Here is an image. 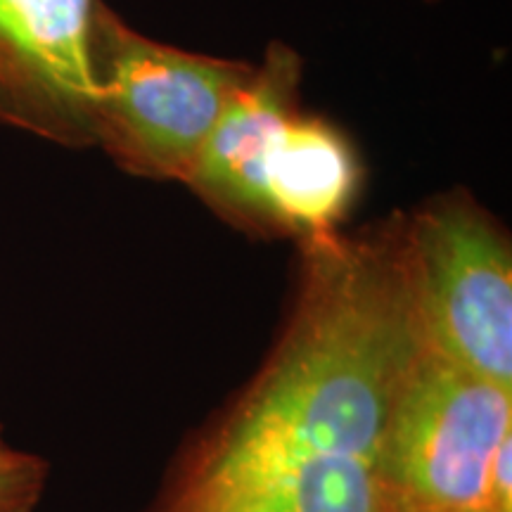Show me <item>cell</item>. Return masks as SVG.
I'll use <instances>...</instances> for the list:
<instances>
[{"label": "cell", "mask_w": 512, "mask_h": 512, "mask_svg": "<svg viewBox=\"0 0 512 512\" xmlns=\"http://www.w3.org/2000/svg\"><path fill=\"white\" fill-rule=\"evenodd\" d=\"M271 358L192 463L169 512H200L249 479L313 456L373 463L427 349L403 247V214L306 242Z\"/></svg>", "instance_id": "cell-1"}, {"label": "cell", "mask_w": 512, "mask_h": 512, "mask_svg": "<svg viewBox=\"0 0 512 512\" xmlns=\"http://www.w3.org/2000/svg\"><path fill=\"white\" fill-rule=\"evenodd\" d=\"M95 147L126 174L185 183L254 64L166 46L102 0L91 36Z\"/></svg>", "instance_id": "cell-2"}, {"label": "cell", "mask_w": 512, "mask_h": 512, "mask_svg": "<svg viewBox=\"0 0 512 512\" xmlns=\"http://www.w3.org/2000/svg\"><path fill=\"white\" fill-rule=\"evenodd\" d=\"M403 247L427 347L512 389V242L503 223L470 190L453 188L403 214Z\"/></svg>", "instance_id": "cell-3"}, {"label": "cell", "mask_w": 512, "mask_h": 512, "mask_svg": "<svg viewBox=\"0 0 512 512\" xmlns=\"http://www.w3.org/2000/svg\"><path fill=\"white\" fill-rule=\"evenodd\" d=\"M508 437L512 389L427 347L373 458L384 512H491V465Z\"/></svg>", "instance_id": "cell-4"}, {"label": "cell", "mask_w": 512, "mask_h": 512, "mask_svg": "<svg viewBox=\"0 0 512 512\" xmlns=\"http://www.w3.org/2000/svg\"><path fill=\"white\" fill-rule=\"evenodd\" d=\"M102 0H0V124L95 147L91 36Z\"/></svg>", "instance_id": "cell-5"}, {"label": "cell", "mask_w": 512, "mask_h": 512, "mask_svg": "<svg viewBox=\"0 0 512 512\" xmlns=\"http://www.w3.org/2000/svg\"><path fill=\"white\" fill-rule=\"evenodd\" d=\"M366 181L354 140L335 121L297 105L275 126L259 162V238L297 245L342 230Z\"/></svg>", "instance_id": "cell-6"}, {"label": "cell", "mask_w": 512, "mask_h": 512, "mask_svg": "<svg viewBox=\"0 0 512 512\" xmlns=\"http://www.w3.org/2000/svg\"><path fill=\"white\" fill-rule=\"evenodd\" d=\"M302 60L283 43H271L264 62L230 98L183 185L223 221L256 235V174L268 138L299 105Z\"/></svg>", "instance_id": "cell-7"}, {"label": "cell", "mask_w": 512, "mask_h": 512, "mask_svg": "<svg viewBox=\"0 0 512 512\" xmlns=\"http://www.w3.org/2000/svg\"><path fill=\"white\" fill-rule=\"evenodd\" d=\"M200 512H384L373 463L313 456L249 479Z\"/></svg>", "instance_id": "cell-8"}, {"label": "cell", "mask_w": 512, "mask_h": 512, "mask_svg": "<svg viewBox=\"0 0 512 512\" xmlns=\"http://www.w3.org/2000/svg\"><path fill=\"white\" fill-rule=\"evenodd\" d=\"M48 463L0 434V512H34L48 486Z\"/></svg>", "instance_id": "cell-9"}, {"label": "cell", "mask_w": 512, "mask_h": 512, "mask_svg": "<svg viewBox=\"0 0 512 512\" xmlns=\"http://www.w3.org/2000/svg\"><path fill=\"white\" fill-rule=\"evenodd\" d=\"M512 437L498 448L489 477V508L491 512H512Z\"/></svg>", "instance_id": "cell-10"}, {"label": "cell", "mask_w": 512, "mask_h": 512, "mask_svg": "<svg viewBox=\"0 0 512 512\" xmlns=\"http://www.w3.org/2000/svg\"><path fill=\"white\" fill-rule=\"evenodd\" d=\"M0 434H3V427H0Z\"/></svg>", "instance_id": "cell-11"}]
</instances>
